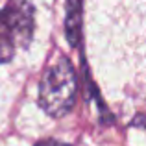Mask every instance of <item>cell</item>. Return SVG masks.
<instances>
[{
	"label": "cell",
	"mask_w": 146,
	"mask_h": 146,
	"mask_svg": "<svg viewBox=\"0 0 146 146\" xmlns=\"http://www.w3.org/2000/svg\"><path fill=\"white\" fill-rule=\"evenodd\" d=\"M35 146H70V144L59 143V141H54V139H46V141H41V143H37Z\"/></svg>",
	"instance_id": "277c9868"
},
{
	"label": "cell",
	"mask_w": 146,
	"mask_h": 146,
	"mask_svg": "<svg viewBox=\"0 0 146 146\" xmlns=\"http://www.w3.org/2000/svg\"><path fill=\"white\" fill-rule=\"evenodd\" d=\"M65 37L70 46H78L82 39V0H67Z\"/></svg>",
	"instance_id": "3957f363"
},
{
	"label": "cell",
	"mask_w": 146,
	"mask_h": 146,
	"mask_svg": "<svg viewBox=\"0 0 146 146\" xmlns=\"http://www.w3.org/2000/svg\"><path fill=\"white\" fill-rule=\"evenodd\" d=\"M78 93V80L70 59L59 56L46 67L39 85V104L54 118L72 111Z\"/></svg>",
	"instance_id": "6da1fadb"
},
{
	"label": "cell",
	"mask_w": 146,
	"mask_h": 146,
	"mask_svg": "<svg viewBox=\"0 0 146 146\" xmlns=\"http://www.w3.org/2000/svg\"><path fill=\"white\" fill-rule=\"evenodd\" d=\"M33 35V7L28 0H11L0 11V63L13 59L17 46L26 48Z\"/></svg>",
	"instance_id": "7a4b0ae2"
}]
</instances>
